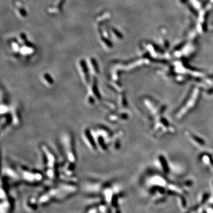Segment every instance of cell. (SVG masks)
<instances>
[{"instance_id":"7","label":"cell","mask_w":213,"mask_h":213,"mask_svg":"<svg viewBox=\"0 0 213 213\" xmlns=\"http://www.w3.org/2000/svg\"><path fill=\"white\" fill-rule=\"evenodd\" d=\"M18 11L19 12H20V13L23 17H26L27 15V14L26 11L25 10L24 8H18Z\"/></svg>"},{"instance_id":"4","label":"cell","mask_w":213,"mask_h":213,"mask_svg":"<svg viewBox=\"0 0 213 213\" xmlns=\"http://www.w3.org/2000/svg\"><path fill=\"white\" fill-rule=\"evenodd\" d=\"M91 64H92V65L93 66V68H94V72H95L96 73H99V67H98V63L97 61H96V59H95V58H92L91 59Z\"/></svg>"},{"instance_id":"9","label":"cell","mask_w":213,"mask_h":213,"mask_svg":"<svg viewBox=\"0 0 213 213\" xmlns=\"http://www.w3.org/2000/svg\"><path fill=\"white\" fill-rule=\"evenodd\" d=\"M112 30H113V32L115 33V34H116V35L117 36V37H121V34H120L119 31H118H118L117 30L116 28H112Z\"/></svg>"},{"instance_id":"10","label":"cell","mask_w":213,"mask_h":213,"mask_svg":"<svg viewBox=\"0 0 213 213\" xmlns=\"http://www.w3.org/2000/svg\"><path fill=\"white\" fill-rule=\"evenodd\" d=\"M25 45H26V46H27L28 47H33V44L31 43L30 42H28V41H25Z\"/></svg>"},{"instance_id":"8","label":"cell","mask_w":213,"mask_h":213,"mask_svg":"<svg viewBox=\"0 0 213 213\" xmlns=\"http://www.w3.org/2000/svg\"><path fill=\"white\" fill-rule=\"evenodd\" d=\"M66 0H60V1L58 3V8H59L60 10H62V9L63 6H64V5L65 4V2Z\"/></svg>"},{"instance_id":"2","label":"cell","mask_w":213,"mask_h":213,"mask_svg":"<svg viewBox=\"0 0 213 213\" xmlns=\"http://www.w3.org/2000/svg\"><path fill=\"white\" fill-rule=\"evenodd\" d=\"M83 137L84 139L85 142H86L87 146L91 150L95 151L97 149L98 147L96 143L95 139L93 136L92 133L89 131L88 129H85L83 132Z\"/></svg>"},{"instance_id":"1","label":"cell","mask_w":213,"mask_h":213,"mask_svg":"<svg viewBox=\"0 0 213 213\" xmlns=\"http://www.w3.org/2000/svg\"><path fill=\"white\" fill-rule=\"evenodd\" d=\"M101 96L97 86V79L96 78L93 79V82L89 90L87 97V102L89 105H94L96 102L100 100Z\"/></svg>"},{"instance_id":"11","label":"cell","mask_w":213,"mask_h":213,"mask_svg":"<svg viewBox=\"0 0 213 213\" xmlns=\"http://www.w3.org/2000/svg\"><path fill=\"white\" fill-rule=\"evenodd\" d=\"M20 36H21V39L24 41H26L27 40V36L26 34H24V33H21V34H20Z\"/></svg>"},{"instance_id":"6","label":"cell","mask_w":213,"mask_h":213,"mask_svg":"<svg viewBox=\"0 0 213 213\" xmlns=\"http://www.w3.org/2000/svg\"><path fill=\"white\" fill-rule=\"evenodd\" d=\"M101 40L108 47H111L113 46V44L111 43V42H110V40H109V39H107V38L105 37H101Z\"/></svg>"},{"instance_id":"3","label":"cell","mask_w":213,"mask_h":213,"mask_svg":"<svg viewBox=\"0 0 213 213\" xmlns=\"http://www.w3.org/2000/svg\"><path fill=\"white\" fill-rule=\"evenodd\" d=\"M80 66V67H81L82 70V72L83 73V75H84V78L85 79V82L86 83H88L89 82V69H88L87 64H86V61H85V60L82 59L79 62Z\"/></svg>"},{"instance_id":"5","label":"cell","mask_w":213,"mask_h":213,"mask_svg":"<svg viewBox=\"0 0 213 213\" xmlns=\"http://www.w3.org/2000/svg\"><path fill=\"white\" fill-rule=\"evenodd\" d=\"M44 78H45L46 81L48 83V84L52 85L53 83V79L52 78L51 76L49 73H45L44 75Z\"/></svg>"}]
</instances>
